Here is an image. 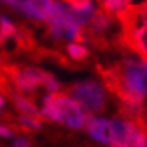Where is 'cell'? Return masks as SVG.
Segmentation results:
<instances>
[{
    "mask_svg": "<svg viewBox=\"0 0 147 147\" xmlns=\"http://www.w3.org/2000/svg\"><path fill=\"white\" fill-rule=\"evenodd\" d=\"M111 30H113V15L106 13L104 10L94 12V15L88 23L86 40L88 36L93 40H104V38H107Z\"/></svg>",
    "mask_w": 147,
    "mask_h": 147,
    "instance_id": "obj_9",
    "label": "cell"
},
{
    "mask_svg": "<svg viewBox=\"0 0 147 147\" xmlns=\"http://www.w3.org/2000/svg\"><path fill=\"white\" fill-rule=\"evenodd\" d=\"M136 121L124 116L111 119V144L109 147H127Z\"/></svg>",
    "mask_w": 147,
    "mask_h": 147,
    "instance_id": "obj_7",
    "label": "cell"
},
{
    "mask_svg": "<svg viewBox=\"0 0 147 147\" xmlns=\"http://www.w3.org/2000/svg\"><path fill=\"white\" fill-rule=\"evenodd\" d=\"M68 94L88 114H99L107 107V88L96 80L74 83L69 86Z\"/></svg>",
    "mask_w": 147,
    "mask_h": 147,
    "instance_id": "obj_4",
    "label": "cell"
},
{
    "mask_svg": "<svg viewBox=\"0 0 147 147\" xmlns=\"http://www.w3.org/2000/svg\"><path fill=\"white\" fill-rule=\"evenodd\" d=\"M140 66H142V71H144V74H146V78H147V60H140Z\"/></svg>",
    "mask_w": 147,
    "mask_h": 147,
    "instance_id": "obj_19",
    "label": "cell"
},
{
    "mask_svg": "<svg viewBox=\"0 0 147 147\" xmlns=\"http://www.w3.org/2000/svg\"><path fill=\"white\" fill-rule=\"evenodd\" d=\"M43 88L47 89L48 94H58L61 93V83L55 78L51 73L45 74V80H43Z\"/></svg>",
    "mask_w": 147,
    "mask_h": 147,
    "instance_id": "obj_15",
    "label": "cell"
},
{
    "mask_svg": "<svg viewBox=\"0 0 147 147\" xmlns=\"http://www.w3.org/2000/svg\"><path fill=\"white\" fill-rule=\"evenodd\" d=\"M0 68H2V66H0Z\"/></svg>",
    "mask_w": 147,
    "mask_h": 147,
    "instance_id": "obj_22",
    "label": "cell"
},
{
    "mask_svg": "<svg viewBox=\"0 0 147 147\" xmlns=\"http://www.w3.org/2000/svg\"><path fill=\"white\" fill-rule=\"evenodd\" d=\"M43 116H28V114H18L17 117V124L20 129L32 132V131H38L43 127Z\"/></svg>",
    "mask_w": 147,
    "mask_h": 147,
    "instance_id": "obj_11",
    "label": "cell"
},
{
    "mask_svg": "<svg viewBox=\"0 0 147 147\" xmlns=\"http://www.w3.org/2000/svg\"><path fill=\"white\" fill-rule=\"evenodd\" d=\"M13 147H32V144L27 137H17L13 140Z\"/></svg>",
    "mask_w": 147,
    "mask_h": 147,
    "instance_id": "obj_17",
    "label": "cell"
},
{
    "mask_svg": "<svg viewBox=\"0 0 147 147\" xmlns=\"http://www.w3.org/2000/svg\"><path fill=\"white\" fill-rule=\"evenodd\" d=\"M41 116L48 121L69 127L73 131L86 126L88 113L68 93L47 94L41 101Z\"/></svg>",
    "mask_w": 147,
    "mask_h": 147,
    "instance_id": "obj_2",
    "label": "cell"
},
{
    "mask_svg": "<svg viewBox=\"0 0 147 147\" xmlns=\"http://www.w3.org/2000/svg\"><path fill=\"white\" fill-rule=\"evenodd\" d=\"M3 109H5V98L3 94H0V113H3Z\"/></svg>",
    "mask_w": 147,
    "mask_h": 147,
    "instance_id": "obj_20",
    "label": "cell"
},
{
    "mask_svg": "<svg viewBox=\"0 0 147 147\" xmlns=\"http://www.w3.org/2000/svg\"><path fill=\"white\" fill-rule=\"evenodd\" d=\"M99 3L101 8L113 17H121L129 8V0H99Z\"/></svg>",
    "mask_w": 147,
    "mask_h": 147,
    "instance_id": "obj_12",
    "label": "cell"
},
{
    "mask_svg": "<svg viewBox=\"0 0 147 147\" xmlns=\"http://www.w3.org/2000/svg\"><path fill=\"white\" fill-rule=\"evenodd\" d=\"M0 2L5 3V5H8V7H12V8H17L18 3H20V0H0Z\"/></svg>",
    "mask_w": 147,
    "mask_h": 147,
    "instance_id": "obj_18",
    "label": "cell"
},
{
    "mask_svg": "<svg viewBox=\"0 0 147 147\" xmlns=\"http://www.w3.org/2000/svg\"><path fill=\"white\" fill-rule=\"evenodd\" d=\"M17 127L15 126H8V124H2L0 122V137L2 139H8V137H13L17 134Z\"/></svg>",
    "mask_w": 147,
    "mask_h": 147,
    "instance_id": "obj_16",
    "label": "cell"
},
{
    "mask_svg": "<svg viewBox=\"0 0 147 147\" xmlns=\"http://www.w3.org/2000/svg\"><path fill=\"white\" fill-rule=\"evenodd\" d=\"M17 33L15 25L8 20L7 17H0V47L5 43V41L12 40Z\"/></svg>",
    "mask_w": 147,
    "mask_h": 147,
    "instance_id": "obj_13",
    "label": "cell"
},
{
    "mask_svg": "<svg viewBox=\"0 0 147 147\" xmlns=\"http://www.w3.org/2000/svg\"><path fill=\"white\" fill-rule=\"evenodd\" d=\"M144 124H146V127H147V117H146V119H144Z\"/></svg>",
    "mask_w": 147,
    "mask_h": 147,
    "instance_id": "obj_21",
    "label": "cell"
},
{
    "mask_svg": "<svg viewBox=\"0 0 147 147\" xmlns=\"http://www.w3.org/2000/svg\"><path fill=\"white\" fill-rule=\"evenodd\" d=\"M66 53L69 56V60L73 61H83L88 56V48L80 43V41H71L66 48Z\"/></svg>",
    "mask_w": 147,
    "mask_h": 147,
    "instance_id": "obj_14",
    "label": "cell"
},
{
    "mask_svg": "<svg viewBox=\"0 0 147 147\" xmlns=\"http://www.w3.org/2000/svg\"><path fill=\"white\" fill-rule=\"evenodd\" d=\"M84 127H86L88 134L99 144H102V146L111 144V119H106L98 114H91V116H88Z\"/></svg>",
    "mask_w": 147,
    "mask_h": 147,
    "instance_id": "obj_8",
    "label": "cell"
},
{
    "mask_svg": "<svg viewBox=\"0 0 147 147\" xmlns=\"http://www.w3.org/2000/svg\"><path fill=\"white\" fill-rule=\"evenodd\" d=\"M127 147H147V127L144 121H136Z\"/></svg>",
    "mask_w": 147,
    "mask_h": 147,
    "instance_id": "obj_10",
    "label": "cell"
},
{
    "mask_svg": "<svg viewBox=\"0 0 147 147\" xmlns=\"http://www.w3.org/2000/svg\"><path fill=\"white\" fill-rule=\"evenodd\" d=\"M48 33L53 40H68V41H84V25L81 23L78 15L68 3L55 2L51 15L48 17Z\"/></svg>",
    "mask_w": 147,
    "mask_h": 147,
    "instance_id": "obj_3",
    "label": "cell"
},
{
    "mask_svg": "<svg viewBox=\"0 0 147 147\" xmlns=\"http://www.w3.org/2000/svg\"><path fill=\"white\" fill-rule=\"evenodd\" d=\"M56 0H20L17 10L35 22H47Z\"/></svg>",
    "mask_w": 147,
    "mask_h": 147,
    "instance_id": "obj_6",
    "label": "cell"
},
{
    "mask_svg": "<svg viewBox=\"0 0 147 147\" xmlns=\"http://www.w3.org/2000/svg\"><path fill=\"white\" fill-rule=\"evenodd\" d=\"M0 69L3 76L10 81V84L20 93H35L40 86H43V80L47 74L43 69L33 66L8 65V66H2Z\"/></svg>",
    "mask_w": 147,
    "mask_h": 147,
    "instance_id": "obj_5",
    "label": "cell"
},
{
    "mask_svg": "<svg viewBox=\"0 0 147 147\" xmlns=\"http://www.w3.org/2000/svg\"><path fill=\"white\" fill-rule=\"evenodd\" d=\"M104 84L111 89L121 104L132 107H144V101L147 99V78L140 61L134 58H126L116 68L109 71H102Z\"/></svg>",
    "mask_w": 147,
    "mask_h": 147,
    "instance_id": "obj_1",
    "label": "cell"
}]
</instances>
